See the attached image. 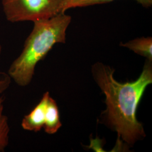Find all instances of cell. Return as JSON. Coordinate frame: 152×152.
<instances>
[{"mask_svg":"<svg viewBox=\"0 0 152 152\" xmlns=\"http://www.w3.org/2000/svg\"><path fill=\"white\" fill-rule=\"evenodd\" d=\"M152 61L148 60L138 79L121 83L113 77L114 69L102 63L92 67L95 81L105 95V120L118 134V141L133 144L145 136L142 124L136 118L139 102L147 86L152 83Z\"/></svg>","mask_w":152,"mask_h":152,"instance_id":"cell-1","label":"cell"},{"mask_svg":"<svg viewBox=\"0 0 152 152\" xmlns=\"http://www.w3.org/2000/svg\"><path fill=\"white\" fill-rule=\"evenodd\" d=\"M71 20L70 15L61 12L49 19L33 22L32 31L25 41L22 53L8 71L9 76L18 85H28L38 62L44 59L55 44L65 43L66 31Z\"/></svg>","mask_w":152,"mask_h":152,"instance_id":"cell-2","label":"cell"},{"mask_svg":"<svg viewBox=\"0 0 152 152\" xmlns=\"http://www.w3.org/2000/svg\"><path fill=\"white\" fill-rule=\"evenodd\" d=\"M64 0H2L6 19L11 23L47 19L63 11Z\"/></svg>","mask_w":152,"mask_h":152,"instance_id":"cell-3","label":"cell"},{"mask_svg":"<svg viewBox=\"0 0 152 152\" xmlns=\"http://www.w3.org/2000/svg\"><path fill=\"white\" fill-rule=\"evenodd\" d=\"M49 92H45L38 104L22 120V128L25 130L38 132L44 127L46 109L50 97Z\"/></svg>","mask_w":152,"mask_h":152,"instance_id":"cell-4","label":"cell"},{"mask_svg":"<svg viewBox=\"0 0 152 152\" xmlns=\"http://www.w3.org/2000/svg\"><path fill=\"white\" fill-rule=\"evenodd\" d=\"M61 126L59 109L55 100L49 97L46 109L44 128L46 133L54 134Z\"/></svg>","mask_w":152,"mask_h":152,"instance_id":"cell-5","label":"cell"},{"mask_svg":"<svg viewBox=\"0 0 152 152\" xmlns=\"http://www.w3.org/2000/svg\"><path fill=\"white\" fill-rule=\"evenodd\" d=\"M121 46L133 51L137 54L145 57L149 61L152 60V38L141 37L135 38L121 44Z\"/></svg>","mask_w":152,"mask_h":152,"instance_id":"cell-6","label":"cell"},{"mask_svg":"<svg viewBox=\"0 0 152 152\" xmlns=\"http://www.w3.org/2000/svg\"><path fill=\"white\" fill-rule=\"evenodd\" d=\"M114 0H64L63 11L72 8L85 7L91 6L102 5L111 2ZM140 5L144 7H150L152 6V0H135Z\"/></svg>","mask_w":152,"mask_h":152,"instance_id":"cell-7","label":"cell"},{"mask_svg":"<svg viewBox=\"0 0 152 152\" xmlns=\"http://www.w3.org/2000/svg\"><path fill=\"white\" fill-rule=\"evenodd\" d=\"M3 96L0 98V152H4L9 142L10 126L8 118L4 114Z\"/></svg>","mask_w":152,"mask_h":152,"instance_id":"cell-8","label":"cell"},{"mask_svg":"<svg viewBox=\"0 0 152 152\" xmlns=\"http://www.w3.org/2000/svg\"><path fill=\"white\" fill-rule=\"evenodd\" d=\"M11 78L8 74L0 72V94L5 91L11 83Z\"/></svg>","mask_w":152,"mask_h":152,"instance_id":"cell-9","label":"cell"},{"mask_svg":"<svg viewBox=\"0 0 152 152\" xmlns=\"http://www.w3.org/2000/svg\"><path fill=\"white\" fill-rule=\"evenodd\" d=\"M2 53V46H1V45L0 44V55Z\"/></svg>","mask_w":152,"mask_h":152,"instance_id":"cell-10","label":"cell"}]
</instances>
